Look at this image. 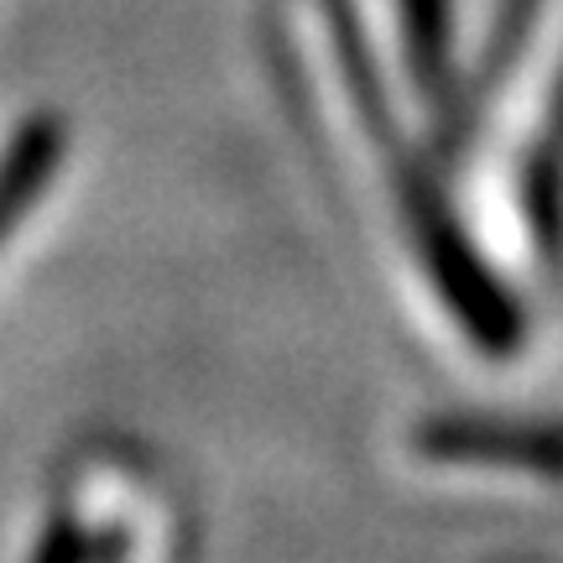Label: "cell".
<instances>
[{
    "instance_id": "1",
    "label": "cell",
    "mask_w": 563,
    "mask_h": 563,
    "mask_svg": "<svg viewBox=\"0 0 563 563\" xmlns=\"http://www.w3.org/2000/svg\"><path fill=\"white\" fill-rule=\"evenodd\" d=\"M282 32H287V47L298 58L302 79L319 84V95L329 100V110L340 115L344 141L361 146L365 162H376L371 173L386 194L402 209V224L418 256L428 262L433 282L443 287V298L454 308V319L470 329V340L481 350H506L517 340V313L511 302L501 298V287L490 282L464 235L454 230V220L443 214V199L422 183V173L407 162L402 136L386 121V100L376 89V68L365 58L361 32L350 26V11L344 0H282Z\"/></svg>"
},
{
    "instance_id": "2",
    "label": "cell",
    "mask_w": 563,
    "mask_h": 563,
    "mask_svg": "<svg viewBox=\"0 0 563 563\" xmlns=\"http://www.w3.org/2000/svg\"><path fill=\"white\" fill-rule=\"evenodd\" d=\"M418 449L439 464H490V470L563 475V433L559 428H506V422L433 418L418 428Z\"/></svg>"
},
{
    "instance_id": "3",
    "label": "cell",
    "mask_w": 563,
    "mask_h": 563,
    "mask_svg": "<svg viewBox=\"0 0 563 563\" xmlns=\"http://www.w3.org/2000/svg\"><path fill=\"white\" fill-rule=\"evenodd\" d=\"M63 152H68V131H63L53 115H37V121H26L11 136V146L0 152V241H5V230L32 209L47 178L58 173Z\"/></svg>"
},
{
    "instance_id": "4",
    "label": "cell",
    "mask_w": 563,
    "mask_h": 563,
    "mask_svg": "<svg viewBox=\"0 0 563 563\" xmlns=\"http://www.w3.org/2000/svg\"><path fill=\"white\" fill-rule=\"evenodd\" d=\"M407 74L428 104L449 100V0H397Z\"/></svg>"
},
{
    "instance_id": "5",
    "label": "cell",
    "mask_w": 563,
    "mask_h": 563,
    "mask_svg": "<svg viewBox=\"0 0 563 563\" xmlns=\"http://www.w3.org/2000/svg\"><path fill=\"white\" fill-rule=\"evenodd\" d=\"M89 532H84L79 522H68V517H53L47 522V532H42L37 543V559L32 563H89Z\"/></svg>"
}]
</instances>
